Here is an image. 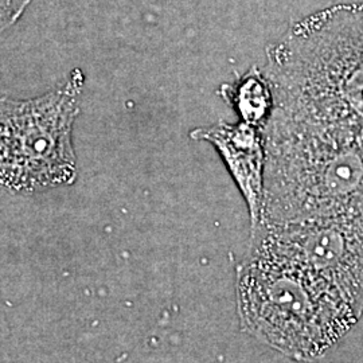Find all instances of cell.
Instances as JSON below:
<instances>
[{
    "instance_id": "cell-1",
    "label": "cell",
    "mask_w": 363,
    "mask_h": 363,
    "mask_svg": "<svg viewBox=\"0 0 363 363\" xmlns=\"http://www.w3.org/2000/svg\"><path fill=\"white\" fill-rule=\"evenodd\" d=\"M267 57L273 112L363 132V1L300 19Z\"/></svg>"
},
{
    "instance_id": "cell-2",
    "label": "cell",
    "mask_w": 363,
    "mask_h": 363,
    "mask_svg": "<svg viewBox=\"0 0 363 363\" xmlns=\"http://www.w3.org/2000/svg\"><path fill=\"white\" fill-rule=\"evenodd\" d=\"M262 132L267 159L259 223L363 208L362 130L272 112Z\"/></svg>"
},
{
    "instance_id": "cell-3",
    "label": "cell",
    "mask_w": 363,
    "mask_h": 363,
    "mask_svg": "<svg viewBox=\"0 0 363 363\" xmlns=\"http://www.w3.org/2000/svg\"><path fill=\"white\" fill-rule=\"evenodd\" d=\"M235 294L247 334L296 361L322 357L361 318L335 289L253 244L237 269Z\"/></svg>"
},
{
    "instance_id": "cell-4",
    "label": "cell",
    "mask_w": 363,
    "mask_h": 363,
    "mask_svg": "<svg viewBox=\"0 0 363 363\" xmlns=\"http://www.w3.org/2000/svg\"><path fill=\"white\" fill-rule=\"evenodd\" d=\"M82 74L40 97H0V187L31 194L77 178L73 125L79 113Z\"/></svg>"
},
{
    "instance_id": "cell-5",
    "label": "cell",
    "mask_w": 363,
    "mask_h": 363,
    "mask_svg": "<svg viewBox=\"0 0 363 363\" xmlns=\"http://www.w3.org/2000/svg\"><path fill=\"white\" fill-rule=\"evenodd\" d=\"M250 242L298 265L363 313V208L306 220L259 223Z\"/></svg>"
},
{
    "instance_id": "cell-6",
    "label": "cell",
    "mask_w": 363,
    "mask_h": 363,
    "mask_svg": "<svg viewBox=\"0 0 363 363\" xmlns=\"http://www.w3.org/2000/svg\"><path fill=\"white\" fill-rule=\"evenodd\" d=\"M190 138L216 147L247 202L250 229H253L259 223L264 198L267 159L264 132L242 121L237 124L220 121L211 127L196 128Z\"/></svg>"
},
{
    "instance_id": "cell-7",
    "label": "cell",
    "mask_w": 363,
    "mask_h": 363,
    "mask_svg": "<svg viewBox=\"0 0 363 363\" xmlns=\"http://www.w3.org/2000/svg\"><path fill=\"white\" fill-rule=\"evenodd\" d=\"M220 96L242 123L264 130L274 108L272 85L264 70L253 66L232 84L220 86Z\"/></svg>"
},
{
    "instance_id": "cell-8",
    "label": "cell",
    "mask_w": 363,
    "mask_h": 363,
    "mask_svg": "<svg viewBox=\"0 0 363 363\" xmlns=\"http://www.w3.org/2000/svg\"><path fill=\"white\" fill-rule=\"evenodd\" d=\"M30 0H0V34L25 13Z\"/></svg>"
}]
</instances>
